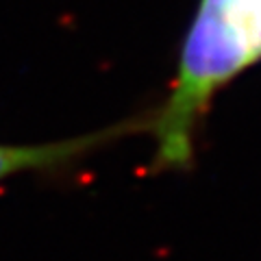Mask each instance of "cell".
<instances>
[{
  "instance_id": "cell-1",
  "label": "cell",
  "mask_w": 261,
  "mask_h": 261,
  "mask_svg": "<svg viewBox=\"0 0 261 261\" xmlns=\"http://www.w3.org/2000/svg\"><path fill=\"white\" fill-rule=\"evenodd\" d=\"M261 63V0H198L178 50L176 74L146 130L154 172H190L216 96Z\"/></svg>"
},
{
  "instance_id": "cell-2",
  "label": "cell",
  "mask_w": 261,
  "mask_h": 261,
  "mask_svg": "<svg viewBox=\"0 0 261 261\" xmlns=\"http://www.w3.org/2000/svg\"><path fill=\"white\" fill-rule=\"evenodd\" d=\"M148 113L140 118L122 120L107 128H98L94 133H83L76 137H65L44 144H0V183L27 172H57L74 163L83 161L94 152L116 144L124 137L146 130Z\"/></svg>"
}]
</instances>
